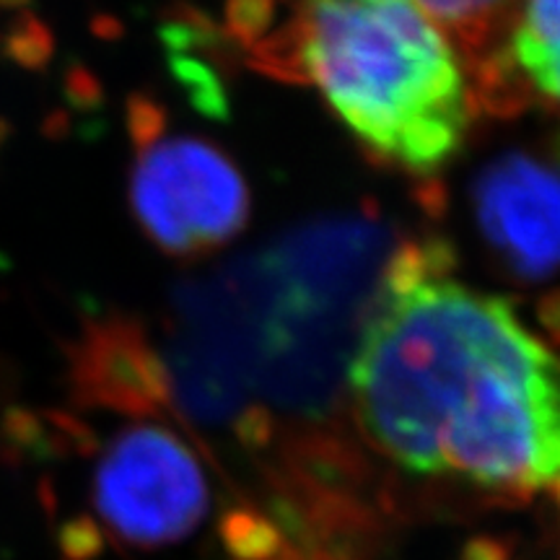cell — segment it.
<instances>
[{"label":"cell","instance_id":"1","mask_svg":"<svg viewBox=\"0 0 560 560\" xmlns=\"http://www.w3.org/2000/svg\"><path fill=\"white\" fill-rule=\"evenodd\" d=\"M252 66L314 83L371 156L410 174L441 170L470 122L459 55L410 0H301Z\"/></svg>","mask_w":560,"mask_h":560},{"label":"cell","instance_id":"2","mask_svg":"<svg viewBox=\"0 0 560 560\" xmlns=\"http://www.w3.org/2000/svg\"><path fill=\"white\" fill-rule=\"evenodd\" d=\"M545 353L506 301L450 280L380 299L350 382L361 425L412 472H439V441L488 369Z\"/></svg>","mask_w":560,"mask_h":560},{"label":"cell","instance_id":"3","mask_svg":"<svg viewBox=\"0 0 560 560\" xmlns=\"http://www.w3.org/2000/svg\"><path fill=\"white\" fill-rule=\"evenodd\" d=\"M439 472L514 493L556 486L558 387L548 350L482 374L441 433Z\"/></svg>","mask_w":560,"mask_h":560},{"label":"cell","instance_id":"4","mask_svg":"<svg viewBox=\"0 0 560 560\" xmlns=\"http://www.w3.org/2000/svg\"><path fill=\"white\" fill-rule=\"evenodd\" d=\"M130 202L149 240L182 257L221 247L249 219L247 182L226 153L164 132L138 143Z\"/></svg>","mask_w":560,"mask_h":560},{"label":"cell","instance_id":"5","mask_svg":"<svg viewBox=\"0 0 560 560\" xmlns=\"http://www.w3.org/2000/svg\"><path fill=\"white\" fill-rule=\"evenodd\" d=\"M94 503L125 540L159 548L198 527L208 509V488L200 465L174 433L136 425L104 452Z\"/></svg>","mask_w":560,"mask_h":560},{"label":"cell","instance_id":"6","mask_svg":"<svg viewBox=\"0 0 560 560\" xmlns=\"http://www.w3.org/2000/svg\"><path fill=\"white\" fill-rule=\"evenodd\" d=\"M482 240L511 276L540 283L558 262V177L529 153H503L475 182Z\"/></svg>","mask_w":560,"mask_h":560},{"label":"cell","instance_id":"7","mask_svg":"<svg viewBox=\"0 0 560 560\" xmlns=\"http://www.w3.org/2000/svg\"><path fill=\"white\" fill-rule=\"evenodd\" d=\"M75 384L86 402L122 412H159L170 402L164 363L128 322H104L83 338L75 353Z\"/></svg>","mask_w":560,"mask_h":560},{"label":"cell","instance_id":"8","mask_svg":"<svg viewBox=\"0 0 560 560\" xmlns=\"http://www.w3.org/2000/svg\"><path fill=\"white\" fill-rule=\"evenodd\" d=\"M501 45L535 100L552 107L558 102V0H522Z\"/></svg>","mask_w":560,"mask_h":560},{"label":"cell","instance_id":"9","mask_svg":"<svg viewBox=\"0 0 560 560\" xmlns=\"http://www.w3.org/2000/svg\"><path fill=\"white\" fill-rule=\"evenodd\" d=\"M431 21L459 42L470 66L501 45L514 24L522 0H410Z\"/></svg>","mask_w":560,"mask_h":560},{"label":"cell","instance_id":"10","mask_svg":"<svg viewBox=\"0 0 560 560\" xmlns=\"http://www.w3.org/2000/svg\"><path fill=\"white\" fill-rule=\"evenodd\" d=\"M221 540L236 560H270L280 550L276 524L249 509H236L223 516Z\"/></svg>","mask_w":560,"mask_h":560},{"label":"cell","instance_id":"11","mask_svg":"<svg viewBox=\"0 0 560 560\" xmlns=\"http://www.w3.org/2000/svg\"><path fill=\"white\" fill-rule=\"evenodd\" d=\"M276 0H229V34L242 45H255L270 30Z\"/></svg>","mask_w":560,"mask_h":560},{"label":"cell","instance_id":"12","mask_svg":"<svg viewBox=\"0 0 560 560\" xmlns=\"http://www.w3.org/2000/svg\"><path fill=\"white\" fill-rule=\"evenodd\" d=\"M102 550V535L96 529L94 522L79 520L70 522L66 529H62V552H66L68 560H91L100 556Z\"/></svg>","mask_w":560,"mask_h":560},{"label":"cell","instance_id":"13","mask_svg":"<svg viewBox=\"0 0 560 560\" xmlns=\"http://www.w3.org/2000/svg\"><path fill=\"white\" fill-rule=\"evenodd\" d=\"M47 50H50V37H47L45 30L39 24H24L19 26L16 32L9 37V52L24 66H32V62L45 60Z\"/></svg>","mask_w":560,"mask_h":560},{"label":"cell","instance_id":"14","mask_svg":"<svg viewBox=\"0 0 560 560\" xmlns=\"http://www.w3.org/2000/svg\"><path fill=\"white\" fill-rule=\"evenodd\" d=\"M462 560H511L506 548L495 540H472L462 552Z\"/></svg>","mask_w":560,"mask_h":560},{"label":"cell","instance_id":"15","mask_svg":"<svg viewBox=\"0 0 560 560\" xmlns=\"http://www.w3.org/2000/svg\"><path fill=\"white\" fill-rule=\"evenodd\" d=\"M21 0H0V5H3V9H9V5H19Z\"/></svg>","mask_w":560,"mask_h":560}]
</instances>
